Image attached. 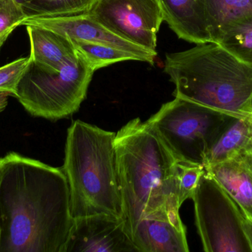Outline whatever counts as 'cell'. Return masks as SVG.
<instances>
[{
	"instance_id": "cell-16",
	"label": "cell",
	"mask_w": 252,
	"mask_h": 252,
	"mask_svg": "<svg viewBox=\"0 0 252 252\" xmlns=\"http://www.w3.org/2000/svg\"><path fill=\"white\" fill-rule=\"evenodd\" d=\"M206 15L212 42H215L226 27L252 17V0H206Z\"/></svg>"
},
{
	"instance_id": "cell-20",
	"label": "cell",
	"mask_w": 252,
	"mask_h": 252,
	"mask_svg": "<svg viewBox=\"0 0 252 252\" xmlns=\"http://www.w3.org/2000/svg\"><path fill=\"white\" fill-rule=\"evenodd\" d=\"M204 172L205 169L203 165L177 161L176 183L178 201L180 207L187 200L192 199Z\"/></svg>"
},
{
	"instance_id": "cell-5",
	"label": "cell",
	"mask_w": 252,
	"mask_h": 252,
	"mask_svg": "<svg viewBox=\"0 0 252 252\" xmlns=\"http://www.w3.org/2000/svg\"><path fill=\"white\" fill-rule=\"evenodd\" d=\"M94 72L77 50L59 71L44 69L31 60L16 98L32 116L51 121L69 118L87 98Z\"/></svg>"
},
{
	"instance_id": "cell-17",
	"label": "cell",
	"mask_w": 252,
	"mask_h": 252,
	"mask_svg": "<svg viewBox=\"0 0 252 252\" xmlns=\"http://www.w3.org/2000/svg\"><path fill=\"white\" fill-rule=\"evenodd\" d=\"M214 43L220 44L242 62L252 65V17L226 27Z\"/></svg>"
},
{
	"instance_id": "cell-13",
	"label": "cell",
	"mask_w": 252,
	"mask_h": 252,
	"mask_svg": "<svg viewBox=\"0 0 252 252\" xmlns=\"http://www.w3.org/2000/svg\"><path fill=\"white\" fill-rule=\"evenodd\" d=\"M138 252H188L186 227L182 221L146 218L130 236Z\"/></svg>"
},
{
	"instance_id": "cell-14",
	"label": "cell",
	"mask_w": 252,
	"mask_h": 252,
	"mask_svg": "<svg viewBox=\"0 0 252 252\" xmlns=\"http://www.w3.org/2000/svg\"><path fill=\"white\" fill-rule=\"evenodd\" d=\"M32 62L49 71H59L68 58L75 54L71 38L50 30L27 25Z\"/></svg>"
},
{
	"instance_id": "cell-18",
	"label": "cell",
	"mask_w": 252,
	"mask_h": 252,
	"mask_svg": "<svg viewBox=\"0 0 252 252\" xmlns=\"http://www.w3.org/2000/svg\"><path fill=\"white\" fill-rule=\"evenodd\" d=\"M71 40L75 50L84 57L94 72L118 62L139 61L135 55L112 46L80 39Z\"/></svg>"
},
{
	"instance_id": "cell-24",
	"label": "cell",
	"mask_w": 252,
	"mask_h": 252,
	"mask_svg": "<svg viewBox=\"0 0 252 252\" xmlns=\"http://www.w3.org/2000/svg\"><path fill=\"white\" fill-rule=\"evenodd\" d=\"M8 96H10L8 93L0 92V112H2L7 107Z\"/></svg>"
},
{
	"instance_id": "cell-22",
	"label": "cell",
	"mask_w": 252,
	"mask_h": 252,
	"mask_svg": "<svg viewBox=\"0 0 252 252\" xmlns=\"http://www.w3.org/2000/svg\"><path fill=\"white\" fill-rule=\"evenodd\" d=\"M31 63V58L29 56L19 58L0 67V92L16 97L19 81Z\"/></svg>"
},
{
	"instance_id": "cell-7",
	"label": "cell",
	"mask_w": 252,
	"mask_h": 252,
	"mask_svg": "<svg viewBox=\"0 0 252 252\" xmlns=\"http://www.w3.org/2000/svg\"><path fill=\"white\" fill-rule=\"evenodd\" d=\"M195 225L206 252H251L238 204L206 171L192 198Z\"/></svg>"
},
{
	"instance_id": "cell-21",
	"label": "cell",
	"mask_w": 252,
	"mask_h": 252,
	"mask_svg": "<svg viewBox=\"0 0 252 252\" xmlns=\"http://www.w3.org/2000/svg\"><path fill=\"white\" fill-rule=\"evenodd\" d=\"M26 19L23 7L16 0H0V47Z\"/></svg>"
},
{
	"instance_id": "cell-4",
	"label": "cell",
	"mask_w": 252,
	"mask_h": 252,
	"mask_svg": "<svg viewBox=\"0 0 252 252\" xmlns=\"http://www.w3.org/2000/svg\"><path fill=\"white\" fill-rule=\"evenodd\" d=\"M116 133L76 120L67 130L63 166L72 218L123 219L115 140Z\"/></svg>"
},
{
	"instance_id": "cell-28",
	"label": "cell",
	"mask_w": 252,
	"mask_h": 252,
	"mask_svg": "<svg viewBox=\"0 0 252 252\" xmlns=\"http://www.w3.org/2000/svg\"><path fill=\"white\" fill-rule=\"evenodd\" d=\"M248 150H250V149H248ZM250 152H252V150H250Z\"/></svg>"
},
{
	"instance_id": "cell-19",
	"label": "cell",
	"mask_w": 252,
	"mask_h": 252,
	"mask_svg": "<svg viewBox=\"0 0 252 252\" xmlns=\"http://www.w3.org/2000/svg\"><path fill=\"white\" fill-rule=\"evenodd\" d=\"M97 0H32L22 5L27 18L59 17L87 13Z\"/></svg>"
},
{
	"instance_id": "cell-15",
	"label": "cell",
	"mask_w": 252,
	"mask_h": 252,
	"mask_svg": "<svg viewBox=\"0 0 252 252\" xmlns=\"http://www.w3.org/2000/svg\"><path fill=\"white\" fill-rule=\"evenodd\" d=\"M252 135V115L232 118L204 158V168L226 161L247 149Z\"/></svg>"
},
{
	"instance_id": "cell-11",
	"label": "cell",
	"mask_w": 252,
	"mask_h": 252,
	"mask_svg": "<svg viewBox=\"0 0 252 252\" xmlns=\"http://www.w3.org/2000/svg\"><path fill=\"white\" fill-rule=\"evenodd\" d=\"M204 169L252 220V152L244 149L226 161Z\"/></svg>"
},
{
	"instance_id": "cell-26",
	"label": "cell",
	"mask_w": 252,
	"mask_h": 252,
	"mask_svg": "<svg viewBox=\"0 0 252 252\" xmlns=\"http://www.w3.org/2000/svg\"><path fill=\"white\" fill-rule=\"evenodd\" d=\"M247 149H250V150H252V135L251 139H250V144H249L248 147H247Z\"/></svg>"
},
{
	"instance_id": "cell-25",
	"label": "cell",
	"mask_w": 252,
	"mask_h": 252,
	"mask_svg": "<svg viewBox=\"0 0 252 252\" xmlns=\"http://www.w3.org/2000/svg\"><path fill=\"white\" fill-rule=\"evenodd\" d=\"M18 2L20 3L22 5H24V4H27V3L31 2L32 0H16Z\"/></svg>"
},
{
	"instance_id": "cell-1",
	"label": "cell",
	"mask_w": 252,
	"mask_h": 252,
	"mask_svg": "<svg viewBox=\"0 0 252 252\" xmlns=\"http://www.w3.org/2000/svg\"><path fill=\"white\" fill-rule=\"evenodd\" d=\"M73 218L62 168L0 157V252H64Z\"/></svg>"
},
{
	"instance_id": "cell-6",
	"label": "cell",
	"mask_w": 252,
	"mask_h": 252,
	"mask_svg": "<svg viewBox=\"0 0 252 252\" xmlns=\"http://www.w3.org/2000/svg\"><path fill=\"white\" fill-rule=\"evenodd\" d=\"M232 118L191 101L175 97L164 104L147 122L176 161L203 165L207 152Z\"/></svg>"
},
{
	"instance_id": "cell-2",
	"label": "cell",
	"mask_w": 252,
	"mask_h": 252,
	"mask_svg": "<svg viewBox=\"0 0 252 252\" xmlns=\"http://www.w3.org/2000/svg\"><path fill=\"white\" fill-rule=\"evenodd\" d=\"M126 232L131 236L144 219L181 222L176 164L171 152L146 121L127 122L115 140Z\"/></svg>"
},
{
	"instance_id": "cell-9",
	"label": "cell",
	"mask_w": 252,
	"mask_h": 252,
	"mask_svg": "<svg viewBox=\"0 0 252 252\" xmlns=\"http://www.w3.org/2000/svg\"><path fill=\"white\" fill-rule=\"evenodd\" d=\"M22 25H34L62 34L71 39L112 46L135 55L140 62L154 65L157 51H151L114 34L88 13L59 17L27 18Z\"/></svg>"
},
{
	"instance_id": "cell-10",
	"label": "cell",
	"mask_w": 252,
	"mask_h": 252,
	"mask_svg": "<svg viewBox=\"0 0 252 252\" xmlns=\"http://www.w3.org/2000/svg\"><path fill=\"white\" fill-rule=\"evenodd\" d=\"M127 252L138 251L122 218L100 215L73 219L64 252Z\"/></svg>"
},
{
	"instance_id": "cell-27",
	"label": "cell",
	"mask_w": 252,
	"mask_h": 252,
	"mask_svg": "<svg viewBox=\"0 0 252 252\" xmlns=\"http://www.w3.org/2000/svg\"><path fill=\"white\" fill-rule=\"evenodd\" d=\"M0 241H1V229H0Z\"/></svg>"
},
{
	"instance_id": "cell-3",
	"label": "cell",
	"mask_w": 252,
	"mask_h": 252,
	"mask_svg": "<svg viewBox=\"0 0 252 252\" xmlns=\"http://www.w3.org/2000/svg\"><path fill=\"white\" fill-rule=\"evenodd\" d=\"M164 72L173 95L235 118L252 115V65L217 43L167 53Z\"/></svg>"
},
{
	"instance_id": "cell-23",
	"label": "cell",
	"mask_w": 252,
	"mask_h": 252,
	"mask_svg": "<svg viewBox=\"0 0 252 252\" xmlns=\"http://www.w3.org/2000/svg\"><path fill=\"white\" fill-rule=\"evenodd\" d=\"M239 208V218L241 221V228H242L243 232H244V236L246 240L250 246V250L252 252V220H250L243 210Z\"/></svg>"
},
{
	"instance_id": "cell-12",
	"label": "cell",
	"mask_w": 252,
	"mask_h": 252,
	"mask_svg": "<svg viewBox=\"0 0 252 252\" xmlns=\"http://www.w3.org/2000/svg\"><path fill=\"white\" fill-rule=\"evenodd\" d=\"M164 21L181 39L196 44L212 42L206 0H159Z\"/></svg>"
},
{
	"instance_id": "cell-8",
	"label": "cell",
	"mask_w": 252,
	"mask_h": 252,
	"mask_svg": "<svg viewBox=\"0 0 252 252\" xmlns=\"http://www.w3.org/2000/svg\"><path fill=\"white\" fill-rule=\"evenodd\" d=\"M87 13L124 39L157 51L164 22L159 0H97Z\"/></svg>"
}]
</instances>
